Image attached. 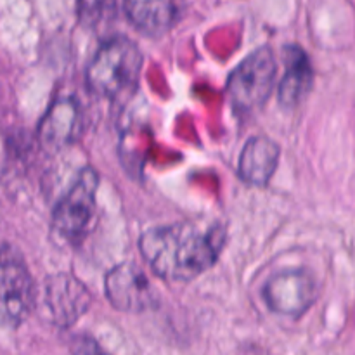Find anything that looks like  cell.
<instances>
[{"instance_id":"cell-14","label":"cell","mask_w":355,"mask_h":355,"mask_svg":"<svg viewBox=\"0 0 355 355\" xmlns=\"http://www.w3.org/2000/svg\"><path fill=\"white\" fill-rule=\"evenodd\" d=\"M69 352L71 355H111L96 340L87 335L73 336L71 342H69Z\"/></svg>"},{"instance_id":"cell-8","label":"cell","mask_w":355,"mask_h":355,"mask_svg":"<svg viewBox=\"0 0 355 355\" xmlns=\"http://www.w3.org/2000/svg\"><path fill=\"white\" fill-rule=\"evenodd\" d=\"M92 304L90 291L71 274H58L45 283V305L59 328L75 324Z\"/></svg>"},{"instance_id":"cell-1","label":"cell","mask_w":355,"mask_h":355,"mask_svg":"<svg viewBox=\"0 0 355 355\" xmlns=\"http://www.w3.org/2000/svg\"><path fill=\"white\" fill-rule=\"evenodd\" d=\"M224 243L225 231L220 225L201 227L194 222H177L146 231L139 248L159 277L191 281L217 262Z\"/></svg>"},{"instance_id":"cell-7","label":"cell","mask_w":355,"mask_h":355,"mask_svg":"<svg viewBox=\"0 0 355 355\" xmlns=\"http://www.w3.org/2000/svg\"><path fill=\"white\" fill-rule=\"evenodd\" d=\"M106 298L116 311L139 314L156 307L158 297L151 281L135 263L125 262L113 267L104 281Z\"/></svg>"},{"instance_id":"cell-3","label":"cell","mask_w":355,"mask_h":355,"mask_svg":"<svg viewBox=\"0 0 355 355\" xmlns=\"http://www.w3.org/2000/svg\"><path fill=\"white\" fill-rule=\"evenodd\" d=\"M35 309V284L14 246H0V324L17 328Z\"/></svg>"},{"instance_id":"cell-11","label":"cell","mask_w":355,"mask_h":355,"mask_svg":"<svg viewBox=\"0 0 355 355\" xmlns=\"http://www.w3.org/2000/svg\"><path fill=\"white\" fill-rule=\"evenodd\" d=\"M123 9L135 28L159 37L179 19L177 0H123Z\"/></svg>"},{"instance_id":"cell-10","label":"cell","mask_w":355,"mask_h":355,"mask_svg":"<svg viewBox=\"0 0 355 355\" xmlns=\"http://www.w3.org/2000/svg\"><path fill=\"white\" fill-rule=\"evenodd\" d=\"M279 162V148L269 137H253L246 142L239 156V177L250 186L262 187L269 184Z\"/></svg>"},{"instance_id":"cell-4","label":"cell","mask_w":355,"mask_h":355,"mask_svg":"<svg viewBox=\"0 0 355 355\" xmlns=\"http://www.w3.org/2000/svg\"><path fill=\"white\" fill-rule=\"evenodd\" d=\"M276 76L277 62L272 49H257L229 76L227 94L232 107L248 113L262 106L272 94Z\"/></svg>"},{"instance_id":"cell-6","label":"cell","mask_w":355,"mask_h":355,"mask_svg":"<svg viewBox=\"0 0 355 355\" xmlns=\"http://www.w3.org/2000/svg\"><path fill=\"white\" fill-rule=\"evenodd\" d=\"M263 300L276 314L300 318L318 300V281L305 270H286L276 274L262 290Z\"/></svg>"},{"instance_id":"cell-13","label":"cell","mask_w":355,"mask_h":355,"mask_svg":"<svg viewBox=\"0 0 355 355\" xmlns=\"http://www.w3.org/2000/svg\"><path fill=\"white\" fill-rule=\"evenodd\" d=\"M114 0H78V16L82 24L97 28L114 17Z\"/></svg>"},{"instance_id":"cell-2","label":"cell","mask_w":355,"mask_h":355,"mask_svg":"<svg viewBox=\"0 0 355 355\" xmlns=\"http://www.w3.org/2000/svg\"><path fill=\"white\" fill-rule=\"evenodd\" d=\"M142 54L127 37H114L97 49L87 68V85L96 96L121 101L130 96L139 83Z\"/></svg>"},{"instance_id":"cell-12","label":"cell","mask_w":355,"mask_h":355,"mask_svg":"<svg viewBox=\"0 0 355 355\" xmlns=\"http://www.w3.org/2000/svg\"><path fill=\"white\" fill-rule=\"evenodd\" d=\"M288 68L279 83V103L284 107H295L305 99L314 82L311 61L300 47H286Z\"/></svg>"},{"instance_id":"cell-9","label":"cell","mask_w":355,"mask_h":355,"mask_svg":"<svg viewBox=\"0 0 355 355\" xmlns=\"http://www.w3.org/2000/svg\"><path fill=\"white\" fill-rule=\"evenodd\" d=\"M80 128V106L73 97H62L52 104L44 116L38 128V137L45 149L61 151L76 141Z\"/></svg>"},{"instance_id":"cell-5","label":"cell","mask_w":355,"mask_h":355,"mask_svg":"<svg viewBox=\"0 0 355 355\" xmlns=\"http://www.w3.org/2000/svg\"><path fill=\"white\" fill-rule=\"evenodd\" d=\"M99 175L87 166L80 172L71 189L64 194L52 214V229L66 241H78L92 222L96 214V196Z\"/></svg>"}]
</instances>
